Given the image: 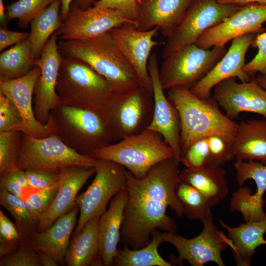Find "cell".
Listing matches in <instances>:
<instances>
[{
  "label": "cell",
  "instance_id": "8fae6325",
  "mask_svg": "<svg viewBox=\"0 0 266 266\" xmlns=\"http://www.w3.org/2000/svg\"><path fill=\"white\" fill-rule=\"evenodd\" d=\"M242 6L221 4L217 0H194L180 24L167 37L163 58H168L186 45L195 43L206 30L218 24Z\"/></svg>",
  "mask_w": 266,
  "mask_h": 266
},
{
  "label": "cell",
  "instance_id": "7a4b0ae2",
  "mask_svg": "<svg viewBox=\"0 0 266 266\" xmlns=\"http://www.w3.org/2000/svg\"><path fill=\"white\" fill-rule=\"evenodd\" d=\"M167 90V97L180 117L181 157L196 141L211 135L220 136L233 146L238 124L221 111L213 97L200 99L182 86Z\"/></svg>",
  "mask_w": 266,
  "mask_h": 266
},
{
  "label": "cell",
  "instance_id": "f6af8a7d",
  "mask_svg": "<svg viewBox=\"0 0 266 266\" xmlns=\"http://www.w3.org/2000/svg\"><path fill=\"white\" fill-rule=\"evenodd\" d=\"M25 173L30 188L36 189L54 186L60 180V174L45 170L29 169Z\"/></svg>",
  "mask_w": 266,
  "mask_h": 266
},
{
  "label": "cell",
  "instance_id": "83f0119b",
  "mask_svg": "<svg viewBox=\"0 0 266 266\" xmlns=\"http://www.w3.org/2000/svg\"><path fill=\"white\" fill-rule=\"evenodd\" d=\"M95 217L70 242L65 261L67 266H103L99 256V222Z\"/></svg>",
  "mask_w": 266,
  "mask_h": 266
},
{
  "label": "cell",
  "instance_id": "d590c367",
  "mask_svg": "<svg viewBox=\"0 0 266 266\" xmlns=\"http://www.w3.org/2000/svg\"><path fill=\"white\" fill-rule=\"evenodd\" d=\"M22 140V132H0V175L16 168Z\"/></svg>",
  "mask_w": 266,
  "mask_h": 266
},
{
  "label": "cell",
  "instance_id": "681fc988",
  "mask_svg": "<svg viewBox=\"0 0 266 266\" xmlns=\"http://www.w3.org/2000/svg\"><path fill=\"white\" fill-rule=\"evenodd\" d=\"M221 4L244 6L251 4H266V0H217Z\"/></svg>",
  "mask_w": 266,
  "mask_h": 266
},
{
  "label": "cell",
  "instance_id": "bcb514c9",
  "mask_svg": "<svg viewBox=\"0 0 266 266\" xmlns=\"http://www.w3.org/2000/svg\"><path fill=\"white\" fill-rule=\"evenodd\" d=\"M20 243L21 237L15 223L0 210V243Z\"/></svg>",
  "mask_w": 266,
  "mask_h": 266
},
{
  "label": "cell",
  "instance_id": "30bf717a",
  "mask_svg": "<svg viewBox=\"0 0 266 266\" xmlns=\"http://www.w3.org/2000/svg\"><path fill=\"white\" fill-rule=\"evenodd\" d=\"M153 95L142 86L119 95L106 108L104 119L114 140H121L146 130L154 113Z\"/></svg>",
  "mask_w": 266,
  "mask_h": 266
},
{
  "label": "cell",
  "instance_id": "9c48e42d",
  "mask_svg": "<svg viewBox=\"0 0 266 266\" xmlns=\"http://www.w3.org/2000/svg\"><path fill=\"white\" fill-rule=\"evenodd\" d=\"M95 167L93 182L75 200L80 208V215L73 236L81 231L89 220L100 217L109 201L127 186L126 169L122 166L99 159L96 160Z\"/></svg>",
  "mask_w": 266,
  "mask_h": 266
},
{
  "label": "cell",
  "instance_id": "7402d4cb",
  "mask_svg": "<svg viewBox=\"0 0 266 266\" xmlns=\"http://www.w3.org/2000/svg\"><path fill=\"white\" fill-rule=\"evenodd\" d=\"M194 0H141L138 3L136 28L147 31L155 27L169 36L183 19Z\"/></svg>",
  "mask_w": 266,
  "mask_h": 266
},
{
  "label": "cell",
  "instance_id": "7dc6e473",
  "mask_svg": "<svg viewBox=\"0 0 266 266\" xmlns=\"http://www.w3.org/2000/svg\"><path fill=\"white\" fill-rule=\"evenodd\" d=\"M30 33L18 32L9 30L5 27L0 28V51L6 48L18 44L29 37Z\"/></svg>",
  "mask_w": 266,
  "mask_h": 266
},
{
  "label": "cell",
  "instance_id": "9f6ffc18",
  "mask_svg": "<svg viewBox=\"0 0 266 266\" xmlns=\"http://www.w3.org/2000/svg\"><path fill=\"white\" fill-rule=\"evenodd\" d=\"M137 1H138V3H139L140 2L141 0H137Z\"/></svg>",
  "mask_w": 266,
  "mask_h": 266
},
{
  "label": "cell",
  "instance_id": "816d5d0a",
  "mask_svg": "<svg viewBox=\"0 0 266 266\" xmlns=\"http://www.w3.org/2000/svg\"><path fill=\"white\" fill-rule=\"evenodd\" d=\"M72 1L73 0H61L60 17L62 22L67 15Z\"/></svg>",
  "mask_w": 266,
  "mask_h": 266
},
{
  "label": "cell",
  "instance_id": "44dd1931",
  "mask_svg": "<svg viewBox=\"0 0 266 266\" xmlns=\"http://www.w3.org/2000/svg\"><path fill=\"white\" fill-rule=\"evenodd\" d=\"M255 36L248 33L232 40L231 46L224 56L199 81L190 91L202 100L212 97L211 90L221 81L231 78H237L241 82H248L252 78L243 69L245 56L253 45Z\"/></svg>",
  "mask_w": 266,
  "mask_h": 266
},
{
  "label": "cell",
  "instance_id": "f1b7e54d",
  "mask_svg": "<svg viewBox=\"0 0 266 266\" xmlns=\"http://www.w3.org/2000/svg\"><path fill=\"white\" fill-rule=\"evenodd\" d=\"M226 172L220 166L207 163L197 168H185L179 172L180 182L189 184L216 204L229 191Z\"/></svg>",
  "mask_w": 266,
  "mask_h": 266
},
{
  "label": "cell",
  "instance_id": "74e56055",
  "mask_svg": "<svg viewBox=\"0 0 266 266\" xmlns=\"http://www.w3.org/2000/svg\"><path fill=\"white\" fill-rule=\"evenodd\" d=\"M24 121L14 103L0 90V132H22Z\"/></svg>",
  "mask_w": 266,
  "mask_h": 266
},
{
  "label": "cell",
  "instance_id": "f35d334b",
  "mask_svg": "<svg viewBox=\"0 0 266 266\" xmlns=\"http://www.w3.org/2000/svg\"><path fill=\"white\" fill-rule=\"evenodd\" d=\"M0 266H41L36 251L30 241H21L13 253L0 257Z\"/></svg>",
  "mask_w": 266,
  "mask_h": 266
},
{
  "label": "cell",
  "instance_id": "60d3db41",
  "mask_svg": "<svg viewBox=\"0 0 266 266\" xmlns=\"http://www.w3.org/2000/svg\"><path fill=\"white\" fill-rule=\"evenodd\" d=\"M209 150L207 137L192 144L181 157V162L188 168H197L209 162Z\"/></svg>",
  "mask_w": 266,
  "mask_h": 266
},
{
  "label": "cell",
  "instance_id": "e575fe53",
  "mask_svg": "<svg viewBox=\"0 0 266 266\" xmlns=\"http://www.w3.org/2000/svg\"><path fill=\"white\" fill-rule=\"evenodd\" d=\"M55 0H18L6 7V22L17 19L20 28H27L33 19Z\"/></svg>",
  "mask_w": 266,
  "mask_h": 266
},
{
  "label": "cell",
  "instance_id": "b9f144b4",
  "mask_svg": "<svg viewBox=\"0 0 266 266\" xmlns=\"http://www.w3.org/2000/svg\"><path fill=\"white\" fill-rule=\"evenodd\" d=\"M252 45L257 47L258 51L249 62L245 64L244 71L251 77L259 73L266 78V32L258 33Z\"/></svg>",
  "mask_w": 266,
  "mask_h": 266
},
{
  "label": "cell",
  "instance_id": "836d02e7",
  "mask_svg": "<svg viewBox=\"0 0 266 266\" xmlns=\"http://www.w3.org/2000/svg\"><path fill=\"white\" fill-rule=\"evenodd\" d=\"M0 203L12 215L21 237V241H30L37 231L38 224L30 215L22 197L0 188Z\"/></svg>",
  "mask_w": 266,
  "mask_h": 266
},
{
  "label": "cell",
  "instance_id": "277c9868",
  "mask_svg": "<svg viewBox=\"0 0 266 266\" xmlns=\"http://www.w3.org/2000/svg\"><path fill=\"white\" fill-rule=\"evenodd\" d=\"M56 89L60 103L92 110L103 117L107 107L119 95L112 85L88 64L64 55Z\"/></svg>",
  "mask_w": 266,
  "mask_h": 266
},
{
  "label": "cell",
  "instance_id": "d6986e66",
  "mask_svg": "<svg viewBox=\"0 0 266 266\" xmlns=\"http://www.w3.org/2000/svg\"><path fill=\"white\" fill-rule=\"evenodd\" d=\"M40 74V68L36 66L22 77L0 80V90L14 103L23 118L22 132L37 138L47 137L56 132L55 121L51 114L46 124H42L36 119L34 113L33 91Z\"/></svg>",
  "mask_w": 266,
  "mask_h": 266
},
{
  "label": "cell",
  "instance_id": "db71d44e",
  "mask_svg": "<svg viewBox=\"0 0 266 266\" xmlns=\"http://www.w3.org/2000/svg\"><path fill=\"white\" fill-rule=\"evenodd\" d=\"M5 10L6 7L4 6L3 0H0V21L2 25L1 27L5 28L7 25L6 22Z\"/></svg>",
  "mask_w": 266,
  "mask_h": 266
},
{
  "label": "cell",
  "instance_id": "3957f363",
  "mask_svg": "<svg viewBox=\"0 0 266 266\" xmlns=\"http://www.w3.org/2000/svg\"><path fill=\"white\" fill-rule=\"evenodd\" d=\"M63 55L82 60L104 77L118 94H127L140 87L133 67L120 50L109 32L82 40H61Z\"/></svg>",
  "mask_w": 266,
  "mask_h": 266
},
{
  "label": "cell",
  "instance_id": "cb8c5ba5",
  "mask_svg": "<svg viewBox=\"0 0 266 266\" xmlns=\"http://www.w3.org/2000/svg\"><path fill=\"white\" fill-rule=\"evenodd\" d=\"M79 210V206L76 203L68 212L59 217L48 228L40 232L36 231L30 239L33 249L36 251L48 254L59 265H66V254Z\"/></svg>",
  "mask_w": 266,
  "mask_h": 266
},
{
  "label": "cell",
  "instance_id": "f907efd6",
  "mask_svg": "<svg viewBox=\"0 0 266 266\" xmlns=\"http://www.w3.org/2000/svg\"><path fill=\"white\" fill-rule=\"evenodd\" d=\"M41 266H58L59 264L51 256L40 251H36Z\"/></svg>",
  "mask_w": 266,
  "mask_h": 266
},
{
  "label": "cell",
  "instance_id": "6da1fadb",
  "mask_svg": "<svg viewBox=\"0 0 266 266\" xmlns=\"http://www.w3.org/2000/svg\"><path fill=\"white\" fill-rule=\"evenodd\" d=\"M179 162L175 158L161 161L143 178L126 169L128 201L121 229L120 242L137 249L146 245L154 231L175 233L174 219L166 214L169 207L179 217L184 215L177 194Z\"/></svg>",
  "mask_w": 266,
  "mask_h": 266
},
{
  "label": "cell",
  "instance_id": "ffe728a7",
  "mask_svg": "<svg viewBox=\"0 0 266 266\" xmlns=\"http://www.w3.org/2000/svg\"><path fill=\"white\" fill-rule=\"evenodd\" d=\"M148 69L152 85L154 113L151 122L147 129L161 134L172 150L174 158L180 162L181 124L178 112L164 93L160 78L158 56L150 55Z\"/></svg>",
  "mask_w": 266,
  "mask_h": 266
},
{
  "label": "cell",
  "instance_id": "5b68a950",
  "mask_svg": "<svg viewBox=\"0 0 266 266\" xmlns=\"http://www.w3.org/2000/svg\"><path fill=\"white\" fill-rule=\"evenodd\" d=\"M50 114L55 134L80 154L90 156L114 140L105 119L95 111L60 103Z\"/></svg>",
  "mask_w": 266,
  "mask_h": 266
},
{
  "label": "cell",
  "instance_id": "c3c4849f",
  "mask_svg": "<svg viewBox=\"0 0 266 266\" xmlns=\"http://www.w3.org/2000/svg\"><path fill=\"white\" fill-rule=\"evenodd\" d=\"M20 244L10 242L0 243V257L13 253L18 249Z\"/></svg>",
  "mask_w": 266,
  "mask_h": 266
},
{
  "label": "cell",
  "instance_id": "5bb4252c",
  "mask_svg": "<svg viewBox=\"0 0 266 266\" xmlns=\"http://www.w3.org/2000/svg\"><path fill=\"white\" fill-rule=\"evenodd\" d=\"M58 38L56 32L52 34L36 63L41 74L34 88L33 107L36 119L42 124H46L51 112L60 103L56 87L63 55Z\"/></svg>",
  "mask_w": 266,
  "mask_h": 266
},
{
  "label": "cell",
  "instance_id": "7bdbcfd3",
  "mask_svg": "<svg viewBox=\"0 0 266 266\" xmlns=\"http://www.w3.org/2000/svg\"><path fill=\"white\" fill-rule=\"evenodd\" d=\"M94 6L118 11L125 18L135 23L138 13L137 0H99Z\"/></svg>",
  "mask_w": 266,
  "mask_h": 266
},
{
  "label": "cell",
  "instance_id": "f5cc1de1",
  "mask_svg": "<svg viewBox=\"0 0 266 266\" xmlns=\"http://www.w3.org/2000/svg\"><path fill=\"white\" fill-rule=\"evenodd\" d=\"M95 1V0H75L73 2L80 8L86 9L91 7Z\"/></svg>",
  "mask_w": 266,
  "mask_h": 266
},
{
  "label": "cell",
  "instance_id": "ee69618b",
  "mask_svg": "<svg viewBox=\"0 0 266 266\" xmlns=\"http://www.w3.org/2000/svg\"><path fill=\"white\" fill-rule=\"evenodd\" d=\"M24 188H30L25 170L16 167L0 175V188L21 197Z\"/></svg>",
  "mask_w": 266,
  "mask_h": 266
},
{
  "label": "cell",
  "instance_id": "2e32d148",
  "mask_svg": "<svg viewBox=\"0 0 266 266\" xmlns=\"http://www.w3.org/2000/svg\"><path fill=\"white\" fill-rule=\"evenodd\" d=\"M266 4H251L239 10L218 24L206 30L195 44L204 49L224 47L230 40L248 33L265 32Z\"/></svg>",
  "mask_w": 266,
  "mask_h": 266
},
{
  "label": "cell",
  "instance_id": "4fadbf2b",
  "mask_svg": "<svg viewBox=\"0 0 266 266\" xmlns=\"http://www.w3.org/2000/svg\"><path fill=\"white\" fill-rule=\"evenodd\" d=\"M234 166L240 187L232 196L233 208L246 220L266 218L263 199L266 192V164L253 160H236Z\"/></svg>",
  "mask_w": 266,
  "mask_h": 266
},
{
  "label": "cell",
  "instance_id": "ac0fdd59",
  "mask_svg": "<svg viewBox=\"0 0 266 266\" xmlns=\"http://www.w3.org/2000/svg\"><path fill=\"white\" fill-rule=\"evenodd\" d=\"M212 97L233 120L242 112L258 114L266 119V90L255 76L248 82L238 83L235 78L224 80L214 87Z\"/></svg>",
  "mask_w": 266,
  "mask_h": 266
},
{
  "label": "cell",
  "instance_id": "603a6c76",
  "mask_svg": "<svg viewBox=\"0 0 266 266\" xmlns=\"http://www.w3.org/2000/svg\"><path fill=\"white\" fill-rule=\"evenodd\" d=\"M96 173V168L72 166L60 172V180L56 195L49 209L39 222L37 231L50 227L61 216L68 212L76 204L79 190Z\"/></svg>",
  "mask_w": 266,
  "mask_h": 266
},
{
  "label": "cell",
  "instance_id": "8d00e7d4",
  "mask_svg": "<svg viewBox=\"0 0 266 266\" xmlns=\"http://www.w3.org/2000/svg\"><path fill=\"white\" fill-rule=\"evenodd\" d=\"M58 185L37 189L38 191L31 194L25 200L30 215L38 224L51 206Z\"/></svg>",
  "mask_w": 266,
  "mask_h": 266
},
{
  "label": "cell",
  "instance_id": "ab89813d",
  "mask_svg": "<svg viewBox=\"0 0 266 266\" xmlns=\"http://www.w3.org/2000/svg\"><path fill=\"white\" fill-rule=\"evenodd\" d=\"M209 150V163L221 166L235 159L233 146L218 135L207 137Z\"/></svg>",
  "mask_w": 266,
  "mask_h": 266
},
{
  "label": "cell",
  "instance_id": "d4e9b609",
  "mask_svg": "<svg viewBox=\"0 0 266 266\" xmlns=\"http://www.w3.org/2000/svg\"><path fill=\"white\" fill-rule=\"evenodd\" d=\"M128 201L126 187L110 200L107 210L100 216L99 222V256L103 266H112L120 242L121 229Z\"/></svg>",
  "mask_w": 266,
  "mask_h": 266
},
{
  "label": "cell",
  "instance_id": "4316f807",
  "mask_svg": "<svg viewBox=\"0 0 266 266\" xmlns=\"http://www.w3.org/2000/svg\"><path fill=\"white\" fill-rule=\"evenodd\" d=\"M233 150L236 160H253L266 164V119L238 124Z\"/></svg>",
  "mask_w": 266,
  "mask_h": 266
},
{
  "label": "cell",
  "instance_id": "4dcf8cb0",
  "mask_svg": "<svg viewBox=\"0 0 266 266\" xmlns=\"http://www.w3.org/2000/svg\"><path fill=\"white\" fill-rule=\"evenodd\" d=\"M152 239L144 247L130 249L127 245L118 249L112 266H171L160 255L158 248L164 242L162 233L157 230L153 232Z\"/></svg>",
  "mask_w": 266,
  "mask_h": 266
},
{
  "label": "cell",
  "instance_id": "7c38bea8",
  "mask_svg": "<svg viewBox=\"0 0 266 266\" xmlns=\"http://www.w3.org/2000/svg\"><path fill=\"white\" fill-rule=\"evenodd\" d=\"M203 229L200 233L192 238L167 232L162 233L164 242L173 245L178 257L176 264L182 265L183 261L192 266H203L209 262L224 266L222 253L228 246L229 237L218 230L215 224L212 214L202 222Z\"/></svg>",
  "mask_w": 266,
  "mask_h": 266
},
{
  "label": "cell",
  "instance_id": "11a10c76",
  "mask_svg": "<svg viewBox=\"0 0 266 266\" xmlns=\"http://www.w3.org/2000/svg\"><path fill=\"white\" fill-rule=\"evenodd\" d=\"M255 77L259 84L266 90V78L260 74Z\"/></svg>",
  "mask_w": 266,
  "mask_h": 266
},
{
  "label": "cell",
  "instance_id": "e0dca14e",
  "mask_svg": "<svg viewBox=\"0 0 266 266\" xmlns=\"http://www.w3.org/2000/svg\"><path fill=\"white\" fill-rule=\"evenodd\" d=\"M158 27L141 31L132 24L127 23L109 31L117 45L132 65L139 78L140 85L153 94L152 80L148 63L153 48L163 44L153 39L159 31Z\"/></svg>",
  "mask_w": 266,
  "mask_h": 266
},
{
  "label": "cell",
  "instance_id": "f546056e",
  "mask_svg": "<svg viewBox=\"0 0 266 266\" xmlns=\"http://www.w3.org/2000/svg\"><path fill=\"white\" fill-rule=\"evenodd\" d=\"M61 0H56L31 22L30 38L33 58L36 61L52 34L61 28Z\"/></svg>",
  "mask_w": 266,
  "mask_h": 266
},
{
  "label": "cell",
  "instance_id": "ba28073f",
  "mask_svg": "<svg viewBox=\"0 0 266 266\" xmlns=\"http://www.w3.org/2000/svg\"><path fill=\"white\" fill-rule=\"evenodd\" d=\"M96 160L80 154L54 134L37 138L22 132V148L16 167L26 170L38 169L60 173L68 166L94 167Z\"/></svg>",
  "mask_w": 266,
  "mask_h": 266
},
{
  "label": "cell",
  "instance_id": "9a60e30c",
  "mask_svg": "<svg viewBox=\"0 0 266 266\" xmlns=\"http://www.w3.org/2000/svg\"><path fill=\"white\" fill-rule=\"evenodd\" d=\"M127 23L136 26L135 23L114 10L94 6L83 9L72 2L67 15L56 33L61 40H82L100 35Z\"/></svg>",
  "mask_w": 266,
  "mask_h": 266
},
{
  "label": "cell",
  "instance_id": "8992f818",
  "mask_svg": "<svg viewBox=\"0 0 266 266\" xmlns=\"http://www.w3.org/2000/svg\"><path fill=\"white\" fill-rule=\"evenodd\" d=\"M90 157L118 164L135 178L140 179L155 165L163 160L174 158V155L161 134L146 129L96 150Z\"/></svg>",
  "mask_w": 266,
  "mask_h": 266
},
{
  "label": "cell",
  "instance_id": "d6a6232c",
  "mask_svg": "<svg viewBox=\"0 0 266 266\" xmlns=\"http://www.w3.org/2000/svg\"><path fill=\"white\" fill-rule=\"evenodd\" d=\"M177 196L182 205L184 214L190 220L203 222L212 214L211 208L216 205L192 185L180 182Z\"/></svg>",
  "mask_w": 266,
  "mask_h": 266
},
{
  "label": "cell",
  "instance_id": "484cf974",
  "mask_svg": "<svg viewBox=\"0 0 266 266\" xmlns=\"http://www.w3.org/2000/svg\"><path fill=\"white\" fill-rule=\"evenodd\" d=\"M220 224L228 233V246L232 249L236 264L250 266L256 249L261 245L266 244L264 238L266 219L245 222L236 227L228 225L221 219Z\"/></svg>",
  "mask_w": 266,
  "mask_h": 266
},
{
  "label": "cell",
  "instance_id": "1f68e13d",
  "mask_svg": "<svg viewBox=\"0 0 266 266\" xmlns=\"http://www.w3.org/2000/svg\"><path fill=\"white\" fill-rule=\"evenodd\" d=\"M30 38L2 51L0 55V80L23 76L36 66Z\"/></svg>",
  "mask_w": 266,
  "mask_h": 266
},
{
  "label": "cell",
  "instance_id": "52a82bcc",
  "mask_svg": "<svg viewBox=\"0 0 266 266\" xmlns=\"http://www.w3.org/2000/svg\"><path fill=\"white\" fill-rule=\"evenodd\" d=\"M228 49L214 46L204 49L195 43L186 45L165 60L159 69L164 90L175 86L191 89L221 59Z\"/></svg>",
  "mask_w": 266,
  "mask_h": 266
}]
</instances>
